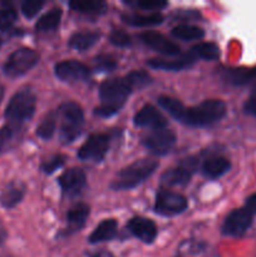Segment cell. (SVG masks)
<instances>
[{"label": "cell", "instance_id": "1", "mask_svg": "<svg viewBox=\"0 0 256 257\" xmlns=\"http://www.w3.org/2000/svg\"><path fill=\"white\" fill-rule=\"evenodd\" d=\"M132 90L124 77L103 80L99 85L100 104L94 109V114L103 118L114 115L125 104Z\"/></svg>", "mask_w": 256, "mask_h": 257}, {"label": "cell", "instance_id": "2", "mask_svg": "<svg viewBox=\"0 0 256 257\" xmlns=\"http://www.w3.org/2000/svg\"><path fill=\"white\" fill-rule=\"evenodd\" d=\"M227 105L221 99H206L195 107H186L181 123L190 127H207L220 122L226 114Z\"/></svg>", "mask_w": 256, "mask_h": 257}, {"label": "cell", "instance_id": "3", "mask_svg": "<svg viewBox=\"0 0 256 257\" xmlns=\"http://www.w3.org/2000/svg\"><path fill=\"white\" fill-rule=\"evenodd\" d=\"M160 163L153 160H140L131 163L127 167L122 168L115 175L114 180L110 183V188L114 191L132 190L142 185L147 178L153 175Z\"/></svg>", "mask_w": 256, "mask_h": 257}, {"label": "cell", "instance_id": "4", "mask_svg": "<svg viewBox=\"0 0 256 257\" xmlns=\"http://www.w3.org/2000/svg\"><path fill=\"white\" fill-rule=\"evenodd\" d=\"M37 108V95L30 88H22L12 95L4 110L7 123L23 127L32 119Z\"/></svg>", "mask_w": 256, "mask_h": 257}, {"label": "cell", "instance_id": "5", "mask_svg": "<svg viewBox=\"0 0 256 257\" xmlns=\"http://www.w3.org/2000/svg\"><path fill=\"white\" fill-rule=\"evenodd\" d=\"M59 115V137L64 145L72 143L77 140L83 131L84 125V114L83 109L78 103L68 100L62 103L58 108Z\"/></svg>", "mask_w": 256, "mask_h": 257}, {"label": "cell", "instance_id": "6", "mask_svg": "<svg viewBox=\"0 0 256 257\" xmlns=\"http://www.w3.org/2000/svg\"><path fill=\"white\" fill-rule=\"evenodd\" d=\"M39 54L32 48H18L3 64V73L9 78L22 77L39 63Z\"/></svg>", "mask_w": 256, "mask_h": 257}, {"label": "cell", "instance_id": "7", "mask_svg": "<svg viewBox=\"0 0 256 257\" xmlns=\"http://www.w3.org/2000/svg\"><path fill=\"white\" fill-rule=\"evenodd\" d=\"M198 167V161L196 157H187L181 161L175 167L166 171L161 177V185L166 187L172 186H185L190 182L191 177Z\"/></svg>", "mask_w": 256, "mask_h": 257}, {"label": "cell", "instance_id": "8", "mask_svg": "<svg viewBox=\"0 0 256 257\" xmlns=\"http://www.w3.org/2000/svg\"><path fill=\"white\" fill-rule=\"evenodd\" d=\"M175 132L166 128L152 130L150 133L142 137V145L156 156H165L170 152L176 145Z\"/></svg>", "mask_w": 256, "mask_h": 257}, {"label": "cell", "instance_id": "9", "mask_svg": "<svg viewBox=\"0 0 256 257\" xmlns=\"http://www.w3.org/2000/svg\"><path fill=\"white\" fill-rule=\"evenodd\" d=\"M188 202L186 197L172 191L161 190L157 192L155 202L156 213L165 217H171L182 213L187 208Z\"/></svg>", "mask_w": 256, "mask_h": 257}, {"label": "cell", "instance_id": "10", "mask_svg": "<svg viewBox=\"0 0 256 257\" xmlns=\"http://www.w3.org/2000/svg\"><path fill=\"white\" fill-rule=\"evenodd\" d=\"M109 136L104 133H94L87 138L78 151V157L82 161L100 162L105 157L109 148Z\"/></svg>", "mask_w": 256, "mask_h": 257}, {"label": "cell", "instance_id": "11", "mask_svg": "<svg viewBox=\"0 0 256 257\" xmlns=\"http://www.w3.org/2000/svg\"><path fill=\"white\" fill-rule=\"evenodd\" d=\"M253 215L245 207L233 210L228 213L222 223V233L230 237H241L252 225Z\"/></svg>", "mask_w": 256, "mask_h": 257}, {"label": "cell", "instance_id": "12", "mask_svg": "<svg viewBox=\"0 0 256 257\" xmlns=\"http://www.w3.org/2000/svg\"><path fill=\"white\" fill-rule=\"evenodd\" d=\"M54 73L63 82H83L90 75V69L82 62L69 59L57 63L54 67Z\"/></svg>", "mask_w": 256, "mask_h": 257}, {"label": "cell", "instance_id": "13", "mask_svg": "<svg viewBox=\"0 0 256 257\" xmlns=\"http://www.w3.org/2000/svg\"><path fill=\"white\" fill-rule=\"evenodd\" d=\"M58 182L65 195L74 197L80 195L87 186V176L80 168L73 167L63 172L58 178Z\"/></svg>", "mask_w": 256, "mask_h": 257}, {"label": "cell", "instance_id": "14", "mask_svg": "<svg viewBox=\"0 0 256 257\" xmlns=\"http://www.w3.org/2000/svg\"><path fill=\"white\" fill-rule=\"evenodd\" d=\"M133 122L137 127L148 128V130H160L167 127V119L162 113L153 107L152 104H146L135 114Z\"/></svg>", "mask_w": 256, "mask_h": 257}, {"label": "cell", "instance_id": "15", "mask_svg": "<svg viewBox=\"0 0 256 257\" xmlns=\"http://www.w3.org/2000/svg\"><path fill=\"white\" fill-rule=\"evenodd\" d=\"M140 39L142 43H145L147 47L152 48L156 52L161 53L163 55H170V57H175V55L180 54L181 49L176 43L171 42L168 38L165 35L160 34L156 32H145L140 35Z\"/></svg>", "mask_w": 256, "mask_h": 257}, {"label": "cell", "instance_id": "16", "mask_svg": "<svg viewBox=\"0 0 256 257\" xmlns=\"http://www.w3.org/2000/svg\"><path fill=\"white\" fill-rule=\"evenodd\" d=\"M130 232L137 238H140L145 243H152L158 235V230L156 223L150 218L136 216L132 217L127 223Z\"/></svg>", "mask_w": 256, "mask_h": 257}, {"label": "cell", "instance_id": "17", "mask_svg": "<svg viewBox=\"0 0 256 257\" xmlns=\"http://www.w3.org/2000/svg\"><path fill=\"white\" fill-rule=\"evenodd\" d=\"M196 58L191 53L182 55L177 59H166V58H152L147 62V65L151 68L161 70H171V72H177L182 70L185 68L191 67L195 63Z\"/></svg>", "mask_w": 256, "mask_h": 257}, {"label": "cell", "instance_id": "18", "mask_svg": "<svg viewBox=\"0 0 256 257\" xmlns=\"http://www.w3.org/2000/svg\"><path fill=\"white\" fill-rule=\"evenodd\" d=\"M90 213V207L85 203H77L72 206L67 212V228L65 233L70 235L79 231L85 225L88 216Z\"/></svg>", "mask_w": 256, "mask_h": 257}, {"label": "cell", "instance_id": "19", "mask_svg": "<svg viewBox=\"0 0 256 257\" xmlns=\"http://www.w3.org/2000/svg\"><path fill=\"white\" fill-rule=\"evenodd\" d=\"M25 196V186L19 182H10L0 192V206L5 210L15 208Z\"/></svg>", "mask_w": 256, "mask_h": 257}, {"label": "cell", "instance_id": "20", "mask_svg": "<svg viewBox=\"0 0 256 257\" xmlns=\"http://www.w3.org/2000/svg\"><path fill=\"white\" fill-rule=\"evenodd\" d=\"M231 168V162L226 157L222 156H215V157H210L202 163L201 167V172L205 177L210 178V180H216L227 173Z\"/></svg>", "mask_w": 256, "mask_h": 257}, {"label": "cell", "instance_id": "21", "mask_svg": "<svg viewBox=\"0 0 256 257\" xmlns=\"http://www.w3.org/2000/svg\"><path fill=\"white\" fill-rule=\"evenodd\" d=\"M22 135L23 127L20 125L5 123L3 127H0V153L13 150L22 140Z\"/></svg>", "mask_w": 256, "mask_h": 257}, {"label": "cell", "instance_id": "22", "mask_svg": "<svg viewBox=\"0 0 256 257\" xmlns=\"http://www.w3.org/2000/svg\"><path fill=\"white\" fill-rule=\"evenodd\" d=\"M118 223L114 218H108V220H103L97 227L93 230L90 233L88 241L90 243H99L105 242V241H110L117 236L118 232Z\"/></svg>", "mask_w": 256, "mask_h": 257}, {"label": "cell", "instance_id": "23", "mask_svg": "<svg viewBox=\"0 0 256 257\" xmlns=\"http://www.w3.org/2000/svg\"><path fill=\"white\" fill-rule=\"evenodd\" d=\"M100 39V33L95 30H83V32H77L70 37L69 47L75 50H87L92 48L98 40Z\"/></svg>", "mask_w": 256, "mask_h": 257}, {"label": "cell", "instance_id": "24", "mask_svg": "<svg viewBox=\"0 0 256 257\" xmlns=\"http://www.w3.org/2000/svg\"><path fill=\"white\" fill-rule=\"evenodd\" d=\"M163 15L161 13H152V14H123L122 20L128 25L132 27H156L163 23Z\"/></svg>", "mask_w": 256, "mask_h": 257}, {"label": "cell", "instance_id": "25", "mask_svg": "<svg viewBox=\"0 0 256 257\" xmlns=\"http://www.w3.org/2000/svg\"><path fill=\"white\" fill-rule=\"evenodd\" d=\"M70 8L85 15H102L107 12V3L100 0H74L69 3Z\"/></svg>", "mask_w": 256, "mask_h": 257}, {"label": "cell", "instance_id": "26", "mask_svg": "<svg viewBox=\"0 0 256 257\" xmlns=\"http://www.w3.org/2000/svg\"><path fill=\"white\" fill-rule=\"evenodd\" d=\"M63 12L60 8H52L48 13L38 19L37 24H35V29L37 32H52V30L57 29L62 20Z\"/></svg>", "mask_w": 256, "mask_h": 257}, {"label": "cell", "instance_id": "27", "mask_svg": "<svg viewBox=\"0 0 256 257\" xmlns=\"http://www.w3.org/2000/svg\"><path fill=\"white\" fill-rule=\"evenodd\" d=\"M172 35L177 39L191 42V40H200L205 37V30L197 25L178 24L172 29Z\"/></svg>", "mask_w": 256, "mask_h": 257}, {"label": "cell", "instance_id": "28", "mask_svg": "<svg viewBox=\"0 0 256 257\" xmlns=\"http://www.w3.org/2000/svg\"><path fill=\"white\" fill-rule=\"evenodd\" d=\"M158 104L163 108L165 110H167L168 114L172 118H175L176 120L181 122L183 117V113H185L186 107L183 105L182 102H180L178 99L172 97H168V95H160L157 99Z\"/></svg>", "mask_w": 256, "mask_h": 257}, {"label": "cell", "instance_id": "29", "mask_svg": "<svg viewBox=\"0 0 256 257\" xmlns=\"http://www.w3.org/2000/svg\"><path fill=\"white\" fill-rule=\"evenodd\" d=\"M191 54L205 60H216L220 58V48L212 42L198 43L191 48Z\"/></svg>", "mask_w": 256, "mask_h": 257}, {"label": "cell", "instance_id": "30", "mask_svg": "<svg viewBox=\"0 0 256 257\" xmlns=\"http://www.w3.org/2000/svg\"><path fill=\"white\" fill-rule=\"evenodd\" d=\"M225 77L227 82L232 84H245L256 79V69H246V68H231L225 70Z\"/></svg>", "mask_w": 256, "mask_h": 257}, {"label": "cell", "instance_id": "31", "mask_svg": "<svg viewBox=\"0 0 256 257\" xmlns=\"http://www.w3.org/2000/svg\"><path fill=\"white\" fill-rule=\"evenodd\" d=\"M18 19V13L13 5L8 3L0 4V33H7L12 30Z\"/></svg>", "mask_w": 256, "mask_h": 257}, {"label": "cell", "instance_id": "32", "mask_svg": "<svg viewBox=\"0 0 256 257\" xmlns=\"http://www.w3.org/2000/svg\"><path fill=\"white\" fill-rule=\"evenodd\" d=\"M124 78L132 89H142L152 83V78L145 70H133L128 73Z\"/></svg>", "mask_w": 256, "mask_h": 257}, {"label": "cell", "instance_id": "33", "mask_svg": "<svg viewBox=\"0 0 256 257\" xmlns=\"http://www.w3.org/2000/svg\"><path fill=\"white\" fill-rule=\"evenodd\" d=\"M55 115L53 113L48 114L47 117L43 118L42 122L39 123V125L37 127V136L42 140H50L53 137L55 132V128H57V122H55Z\"/></svg>", "mask_w": 256, "mask_h": 257}, {"label": "cell", "instance_id": "34", "mask_svg": "<svg viewBox=\"0 0 256 257\" xmlns=\"http://www.w3.org/2000/svg\"><path fill=\"white\" fill-rule=\"evenodd\" d=\"M65 161H67V157H65L64 155H55L53 156V157L45 160L44 162L40 165V170H42V172L47 173V175H52L55 171L59 170L60 167H63Z\"/></svg>", "mask_w": 256, "mask_h": 257}, {"label": "cell", "instance_id": "35", "mask_svg": "<svg viewBox=\"0 0 256 257\" xmlns=\"http://www.w3.org/2000/svg\"><path fill=\"white\" fill-rule=\"evenodd\" d=\"M117 68V60L114 59L110 55H98L95 57L94 59V69L97 72H102V73H107V72H112Z\"/></svg>", "mask_w": 256, "mask_h": 257}, {"label": "cell", "instance_id": "36", "mask_svg": "<svg viewBox=\"0 0 256 257\" xmlns=\"http://www.w3.org/2000/svg\"><path fill=\"white\" fill-rule=\"evenodd\" d=\"M44 7V2H39V0H25L22 3V9L23 15L28 19H32L34 18L38 13L42 10V8Z\"/></svg>", "mask_w": 256, "mask_h": 257}, {"label": "cell", "instance_id": "37", "mask_svg": "<svg viewBox=\"0 0 256 257\" xmlns=\"http://www.w3.org/2000/svg\"><path fill=\"white\" fill-rule=\"evenodd\" d=\"M109 42L112 43L115 47L125 48L128 45H131L132 40L131 37L125 32H123L122 29H114L112 30V33L109 34Z\"/></svg>", "mask_w": 256, "mask_h": 257}, {"label": "cell", "instance_id": "38", "mask_svg": "<svg viewBox=\"0 0 256 257\" xmlns=\"http://www.w3.org/2000/svg\"><path fill=\"white\" fill-rule=\"evenodd\" d=\"M135 7L140 8L142 10H151V12H155V10H161L163 8H166L168 5L167 2H162V0H138V2L131 3Z\"/></svg>", "mask_w": 256, "mask_h": 257}, {"label": "cell", "instance_id": "39", "mask_svg": "<svg viewBox=\"0 0 256 257\" xmlns=\"http://www.w3.org/2000/svg\"><path fill=\"white\" fill-rule=\"evenodd\" d=\"M243 109H245V112L247 113V114L256 117V92L253 93V94H251L250 98L246 100Z\"/></svg>", "mask_w": 256, "mask_h": 257}, {"label": "cell", "instance_id": "40", "mask_svg": "<svg viewBox=\"0 0 256 257\" xmlns=\"http://www.w3.org/2000/svg\"><path fill=\"white\" fill-rule=\"evenodd\" d=\"M243 207L247 208L252 215H256V193H253V195H251L250 197H247Z\"/></svg>", "mask_w": 256, "mask_h": 257}, {"label": "cell", "instance_id": "41", "mask_svg": "<svg viewBox=\"0 0 256 257\" xmlns=\"http://www.w3.org/2000/svg\"><path fill=\"white\" fill-rule=\"evenodd\" d=\"M88 257H114V255L107 250H99V251H95V252L93 253H89Z\"/></svg>", "mask_w": 256, "mask_h": 257}, {"label": "cell", "instance_id": "42", "mask_svg": "<svg viewBox=\"0 0 256 257\" xmlns=\"http://www.w3.org/2000/svg\"><path fill=\"white\" fill-rule=\"evenodd\" d=\"M7 236H8V233H7V231H5V228L0 226V246L5 242V240H7Z\"/></svg>", "mask_w": 256, "mask_h": 257}, {"label": "cell", "instance_id": "43", "mask_svg": "<svg viewBox=\"0 0 256 257\" xmlns=\"http://www.w3.org/2000/svg\"><path fill=\"white\" fill-rule=\"evenodd\" d=\"M4 94H5V89H4V87L0 84V103H2L3 98H4Z\"/></svg>", "mask_w": 256, "mask_h": 257}, {"label": "cell", "instance_id": "44", "mask_svg": "<svg viewBox=\"0 0 256 257\" xmlns=\"http://www.w3.org/2000/svg\"><path fill=\"white\" fill-rule=\"evenodd\" d=\"M3 43H4V39H3V37H2V35H0V45H2Z\"/></svg>", "mask_w": 256, "mask_h": 257}, {"label": "cell", "instance_id": "45", "mask_svg": "<svg viewBox=\"0 0 256 257\" xmlns=\"http://www.w3.org/2000/svg\"><path fill=\"white\" fill-rule=\"evenodd\" d=\"M176 257H185V256H176Z\"/></svg>", "mask_w": 256, "mask_h": 257}]
</instances>
